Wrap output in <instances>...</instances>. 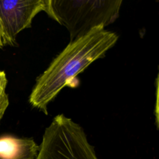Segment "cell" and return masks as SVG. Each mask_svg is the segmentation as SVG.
Here are the masks:
<instances>
[{"mask_svg":"<svg viewBox=\"0 0 159 159\" xmlns=\"http://www.w3.org/2000/svg\"><path fill=\"white\" fill-rule=\"evenodd\" d=\"M118 40L117 35L98 27L69 44L37 79L29 96L34 107L47 114V105L76 76L103 57Z\"/></svg>","mask_w":159,"mask_h":159,"instance_id":"cell-1","label":"cell"},{"mask_svg":"<svg viewBox=\"0 0 159 159\" xmlns=\"http://www.w3.org/2000/svg\"><path fill=\"white\" fill-rule=\"evenodd\" d=\"M0 159H1V158H0Z\"/></svg>","mask_w":159,"mask_h":159,"instance_id":"cell-8","label":"cell"},{"mask_svg":"<svg viewBox=\"0 0 159 159\" xmlns=\"http://www.w3.org/2000/svg\"><path fill=\"white\" fill-rule=\"evenodd\" d=\"M35 159H99L83 128L63 114L47 127Z\"/></svg>","mask_w":159,"mask_h":159,"instance_id":"cell-3","label":"cell"},{"mask_svg":"<svg viewBox=\"0 0 159 159\" xmlns=\"http://www.w3.org/2000/svg\"><path fill=\"white\" fill-rule=\"evenodd\" d=\"M6 45H7V41H6V37L0 22V49L4 47Z\"/></svg>","mask_w":159,"mask_h":159,"instance_id":"cell-7","label":"cell"},{"mask_svg":"<svg viewBox=\"0 0 159 159\" xmlns=\"http://www.w3.org/2000/svg\"><path fill=\"white\" fill-rule=\"evenodd\" d=\"M7 84L6 74L4 71L0 70V123L9 104L8 95L6 92Z\"/></svg>","mask_w":159,"mask_h":159,"instance_id":"cell-6","label":"cell"},{"mask_svg":"<svg viewBox=\"0 0 159 159\" xmlns=\"http://www.w3.org/2000/svg\"><path fill=\"white\" fill-rule=\"evenodd\" d=\"M122 0H47L45 12L65 26L70 42L98 27H105L119 17Z\"/></svg>","mask_w":159,"mask_h":159,"instance_id":"cell-2","label":"cell"},{"mask_svg":"<svg viewBox=\"0 0 159 159\" xmlns=\"http://www.w3.org/2000/svg\"><path fill=\"white\" fill-rule=\"evenodd\" d=\"M46 7L47 0H0V22L7 45H15L17 35Z\"/></svg>","mask_w":159,"mask_h":159,"instance_id":"cell-4","label":"cell"},{"mask_svg":"<svg viewBox=\"0 0 159 159\" xmlns=\"http://www.w3.org/2000/svg\"><path fill=\"white\" fill-rule=\"evenodd\" d=\"M39 147L32 139L10 135L0 137L1 159H35Z\"/></svg>","mask_w":159,"mask_h":159,"instance_id":"cell-5","label":"cell"}]
</instances>
